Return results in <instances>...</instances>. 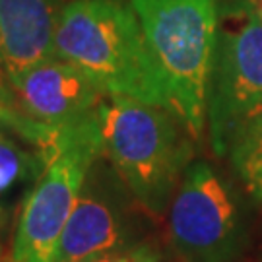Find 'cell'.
<instances>
[{
    "label": "cell",
    "mask_w": 262,
    "mask_h": 262,
    "mask_svg": "<svg viewBox=\"0 0 262 262\" xmlns=\"http://www.w3.org/2000/svg\"><path fill=\"white\" fill-rule=\"evenodd\" d=\"M169 243L181 262H235L245 225L233 190L204 161L190 163L169 206Z\"/></svg>",
    "instance_id": "cell-6"
},
{
    "label": "cell",
    "mask_w": 262,
    "mask_h": 262,
    "mask_svg": "<svg viewBox=\"0 0 262 262\" xmlns=\"http://www.w3.org/2000/svg\"><path fill=\"white\" fill-rule=\"evenodd\" d=\"M103 156L97 115L60 128L43 156L45 167L29 188L12 241V262H56L58 245L90 167Z\"/></svg>",
    "instance_id": "cell-4"
},
{
    "label": "cell",
    "mask_w": 262,
    "mask_h": 262,
    "mask_svg": "<svg viewBox=\"0 0 262 262\" xmlns=\"http://www.w3.org/2000/svg\"><path fill=\"white\" fill-rule=\"evenodd\" d=\"M84 262H161V254L148 243L128 245L111 253L99 254Z\"/></svg>",
    "instance_id": "cell-12"
},
{
    "label": "cell",
    "mask_w": 262,
    "mask_h": 262,
    "mask_svg": "<svg viewBox=\"0 0 262 262\" xmlns=\"http://www.w3.org/2000/svg\"><path fill=\"white\" fill-rule=\"evenodd\" d=\"M66 0H0V47L8 74L55 56V33Z\"/></svg>",
    "instance_id": "cell-9"
},
{
    "label": "cell",
    "mask_w": 262,
    "mask_h": 262,
    "mask_svg": "<svg viewBox=\"0 0 262 262\" xmlns=\"http://www.w3.org/2000/svg\"><path fill=\"white\" fill-rule=\"evenodd\" d=\"M0 92H6V94H14L12 88H10V74H8V66L4 60V53L0 47Z\"/></svg>",
    "instance_id": "cell-13"
},
{
    "label": "cell",
    "mask_w": 262,
    "mask_h": 262,
    "mask_svg": "<svg viewBox=\"0 0 262 262\" xmlns=\"http://www.w3.org/2000/svg\"><path fill=\"white\" fill-rule=\"evenodd\" d=\"M45 167L41 154H31L19 148L10 138L6 130L0 128V227L6 222L8 204L6 198L12 196L21 185L35 183Z\"/></svg>",
    "instance_id": "cell-10"
},
{
    "label": "cell",
    "mask_w": 262,
    "mask_h": 262,
    "mask_svg": "<svg viewBox=\"0 0 262 262\" xmlns=\"http://www.w3.org/2000/svg\"><path fill=\"white\" fill-rule=\"evenodd\" d=\"M262 113V16L251 0H225L206 94L210 142L225 156L237 132Z\"/></svg>",
    "instance_id": "cell-5"
},
{
    "label": "cell",
    "mask_w": 262,
    "mask_h": 262,
    "mask_svg": "<svg viewBox=\"0 0 262 262\" xmlns=\"http://www.w3.org/2000/svg\"><path fill=\"white\" fill-rule=\"evenodd\" d=\"M132 192L101 156L90 167L58 245L56 262H84L134 245Z\"/></svg>",
    "instance_id": "cell-7"
},
{
    "label": "cell",
    "mask_w": 262,
    "mask_h": 262,
    "mask_svg": "<svg viewBox=\"0 0 262 262\" xmlns=\"http://www.w3.org/2000/svg\"><path fill=\"white\" fill-rule=\"evenodd\" d=\"M254 6H256V10H258V14L262 16V0H254Z\"/></svg>",
    "instance_id": "cell-14"
},
{
    "label": "cell",
    "mask_w": 262,
    "mask_h": 262,
    "mask_svg": "<svg viewBox=\"0 0 262 262\" xmlns=\"http://www.w3.org/2000/svg\"><path fill=\"white\" fill-rule=\"evenodd\" d=\"M225 0H132L154 60L167 82L171 107L198 138L217 26Z\"/></svg>",
    "instance_id": "cell-3"
},
{
    "label": "cell",
    "mask_w": 262,
    "mask_h": 262,
    "mask_svg": "<svg viewBox=\"0 0 262 262\" xmlns=\"http://www.w3.org/2000/svg\"><path fill=\"white\" fill-rule=\"evenodd\" d=\"M227 156L251 196L262 202V113L237 132Z\"/></svg>",
    "instance_id": "cell-11"
},
{
    "label": "cell",
    "mask_w": 262,
    "mask_h": 262,
    "mask_svg": "<svg viewBox=\"0 0 262 262\" xmlns=\"http://www.w3.org/2000/svg\"><path fill=\"white\" fill-rule=\"evenodd\" d=\"M10 88L29 119L56 130L97 115L107 97L101 85L58 56L10 76Z\"/></svg>",
    "instance_id": "cell-8"
},
{
    "label": "cell",
    "mask_w": 262,
    "mask_h": 262,
    "mask_svg": "<svg viewBox=\"0 0 262 262\" xmlns=\"http://www.w3.org/2000/svg\"><path fill=\"white\" fill-rule=\"evenodd\" d=\"M103 158L151 215L169 212L192 159V132L169 107L107 95L99 107Z\"/></svg>",
    "instance_id": "cell-2"
},
{
    "label": "cell",
    "mask_w": 262,
    "mask_h": 262,
    "mask_svg": "<svg viewBox=\"0 0 262 262\" xmlns=\"http://www.w3.org/2000/svg\"><path fill=\"white\" fill-rule=\"evenodd\" d=\"M55 56L78 66L107 95L171 107L167 82L126 0H72L60 14Z\"/></svg>",
    "instance_id": "cell-1"
}]
</instances>
